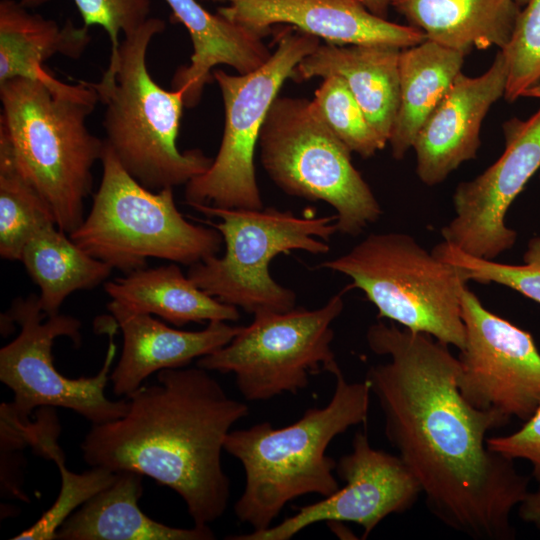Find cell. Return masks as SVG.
Here are the masks:
<instances>
[{
    "label": "cell",
    "mask_w": 540,
    "mask_h": 540,
    "mask_svg": "<svg viewBox=\"0 0 540 540\" xmlns=\"http://www.w3.org/2000/svg\"><path fill=\"white\" fill-rule=\"evenodd\" d=\"M371 351L389 357L365 377L384 417V433L418 481L429 511L475 540H512L511 514L529 493L514 460L487 447V433L509 420L478 410L457 384L459 361L434 337L378 321Z\"/></svg>",
    "instance_id": "cell-1"
},
{
    "label": "cell",
    "mask_w": 540,
    "mask_h": 540,
    "mask_svg": "<svg viewBox=\"0 0 540 540\" xmlns=\"http://www.w3.org/2000/svg\"><path fill=\"white\" fill-rule=\"evenodd\" d=\"M120 418L93 425L83 459L92 467L133 471L174 490L194 525L209 526L225 512L230 480L221 454L232 426L249 407L225 392L208 370L164 369L157 383L126 396Z\"/></svg>",
    "instance_id": "cell-2"
},
{
    "label": "cell",
    "mask_w": 540,
    "mask_h": 540,
    "mask_svg": "<svg viewBox=\"0 0 540 540\" xmlns=\"http://www.w3.org/2000/svg\"><path fill=\"white\" fill-rule=\"evenodd\" d=\"M0 143L20 173L49 207L57 227L68 235L84 220V201L93 185L92 169L105 140L86 120L99 101L89 82L52 89L12 78L0 83Z\"/></svg>",
    "instance_id": "cell-3"
},
{
    "label": "cell",
    "mask_w": 540,
    "mask_h": 540,
    "mask_svg": "<svg viewBox=\"0 0 540 540\" xmlns=\"http://www.w3.org/2000/svg\"><path fill=\"white\" fill-rule=\"evenodd\" d=\"M326 406L308 408L296 422L273 428L260 422L230 431L224 450L239 460L245 474L243 493L234 505L240 522L253 531L271 526L283 508L306 494L327 497L339 489L330 442L352 426L366 423L369 384L348 382L339 371Z\"/></svg>",
    "instance_id": "cell-4"
},
{
    "label": "cell",
    "mask_w": 540,
    "mask_h": 540,
    "mask_svg": "<svg viewBox=\"0 0 540 540\" xmlns=\"http://www.w3.org/2000/svg\"><path fill=\"white\" fill-rule=\"evenodd\" d=\"M165 27L164 20L150 17L120 41L101 79L89 82L105 106L106 143L124 169L153 191L186 185L213 161L200 149L179 151L183 92L163 89L149 73L148 48Z\"/></svg>",
    "instance_id": "cell-5"
},
{
    "label": "cell",
    "mask_w": 540,
    "mask_h": 540,
    "mask_svg": "<svg viewBox=\"0 0 540 540\" xmlns=\"http://www.w3.org/2000/svg\"><path fill=\"white\" fill-rule=\"evenodd\" d=\"M103 174L89 214L69 237L85 252L126 274L148 258L193 265L218 255L223 238L214 227L187 221L173 188L150 190L121 165L105 141Z\"/></svg>",
    "instance_id": "cell-6"
},
{
    "label": "cell",
    "mask_w": 540,
    "mask_h": 540,
    "mask_svg": "<svg viewBox=\"0 0 540 540\" xmlns=\"http://www.w3.org/2000/svg\"><path fill=\"white\" fill-rule=\"evenodd\" d=\"M318 268L351 278L349 287L365 294L379 318L463 348L462 296L467 279L458 267L428 252L412 236L370 234Z\"/></svg>",
    "instance_id": "cell-7"
},
{
    "label": "cell",
    "mask_w": 540,
    "mask_h": 540,
    "mask_svg": "<svg viewBox=\"0 0 540 540\" xmlns=\"http://www.w3.org/2000/svg\"><path fill=\"white\" fill-rule=\"evenodd\" d=\"M223 238L225 252L190 266L187 276L207 294L255 315L295 308L296 294L270 274L271 261L280 254L302 250L326 254L337 231V215L300 217L292 211L193 207Z\"/></svg>",
    "instance_id": "cell-8"
},
{
    "label": "cell",
    "mask_w": 540,
    "mask_h": 540,
    "mask_svg": "<svg viewBox=\"0 0 540 540\" xmlns=\"http://www.w3.org/2000/svg\"><path fill=\"white\" fill-rule=\"evenodd\" d=\"M262 165L284 193L323 201L337 215V231L357 236L382 214L370 186L351 160V151L331 131L313 100L277 97L262 126Z\"/></svg>",
    "instance_id": "cell-9"
},
{
    "label": "cell",
    "mask_w": 540,
    "mask_h": 540,
    "mask_svg": "<svg viewBox=\"0 0 540 540\" xmlns=\"http://www.w3.org/2000/svg\"><path fill=\"white\" fill-rule=\"evenodd\" d=\"M275 42V51L252 72L213 70L224 103V132L211 166L186 184L185 200L191 207L263 208L254 163L262 126L284 82L320 45L318 37L291 26L276 31Z\"/></svg>",
    "instance_id": "cell-10"
},
{
    "label": "cell",
    "mask_w": 540,
    "mask_h": 540,
    "mask_svg": "<svg viewBox=\"0 0 540 540\" xmlns=\"http://www.w3.org/2000/svg\"><path fill=\"white\" fill-rule=\"evenodd\" d=\"M349 286L316 309L254 315L248 326L225 346L197 360V366L233 373L247 401H266L306 388L309 377L341 371L331 348L333 322L344 308Z\"/></svg>",
    "instance_id": "cell-11"
},
{
    "label": "cell",
    "mask_w": 540,
    "mask_h": 540,
    "mask_svg": "<svg viewBox=\"0 0 540 540\" xmlns=\"http://www.w3.org/2000/svg\"><path fill=\"white\" fill-rule=\"evenodd\" d=\"M5 319L20 327L18 336L0 350V380L14 393L8 411L22 422L29 421L35 408L61 407L71 409L93 425L123 416L128 409L127 398L109 400L104 389L117 347L113 336L118 327L109 317L106 332L110 340L101 370L93 377L70 379L56 370L52 347L58 337H69L75 345L81 342V322L60 313L47 316L39 297L16 298Z\"/></svg>",
    "instance_id": "cell-12"
},
{
    "label": "cell",
    "mask_w": 540,
    "mask_h": 540,
    "mask_svg": "<svg viewBox=\"0 0 540 540\" xmlns=\"http://www.w3.org/2000/svg\"><path fill=\"white\" fill-rule=\"evenodd\" d=\"M462 319L457 384L463 398L478 410L527 421L540 406V352L532 335L489 311L468 288Z\"/></svg>",
    "instance_id": "cell-13"
},
{
    "label": "cell",
    "mask_w": 540,
    "mask_h": 540,
    "mask_svg": "<svg viewBox=\"0 0 540 540\" xmlns=\"http://www.w3.org/2000/svg\"><path fill=\"white\" fill-rule=\"evenodd\" d=\"M505 150L483 173L456 187L454 218L441 229L444 241L474 257L494 260L511 249L517 233L506 214L540 169V108L527 120L503 124Z\"/></svg>",
    "instance_id": "cell-14"
},
{
    "label": "cell",
    "mask_w": 540,
    "mask_h": 540,
    "mask_svg": "<svg viewBox=\"0 0 540 540\" xmlns=\"http://www.w3.org/2000/svg\"><path fill=\"white\" fill-rule=\"evenodd\" d=\"M336 472L345 482L333 494L275 526L230 540H288L319 522H353L363 528V539L387 516L409 510L421 494L415 476L399 456L373 448L365 432L355 434L352 451L340 457Z\"/></svg>",
    "instance_id": "cell-15"
},
{
    "label": "cell",
    "mask_w": 540,
    "mask_h": 540,
    "mask_svg": "<svg viewBox=\"0 0 540 540\" xmlns=\"http://www.w3.org/2000/svg\"><path fill=\"white\" fill-rule=\"evenodd\" d=\"M508 66L499 50L483 74L460 72L420 128L412 149L422 183H442L462 163L477 156L480 133L490 108L504 97Z\"/></svg>",
    "instance_id": "cell-16"
},
{
    "label": "cell",
    "mask_w": 540,
    "mask_h": 540,
    "mask_svg": "<svg viewBox=\"0 0 540 540\" xmlns=\"http://www.w3.org/2000/svg\"><path fill=\"white\" fill-rule=\"evenodd\" d=\"M225 5L221 16L267 36L276 24L346 46L380 44L400 49L417 45L426 36L410 25H401L371 13L358 0H211Z\"/></svg>",
    "instance_id": "cell-17"
},
{
    "label": "cell",
    "mask_w": 540,
    "mask_h": 540,
    "mask_svg": "<svg viewBox=\"0 0 540 540\" xmlns=\"http://www.w3.org/2000/svg\"><path fill=\"white\" fill-rule=\"evenodd\" d=\"M108 310L123 336L119 361L110 374L113 392L128 396L154 372L186 367L192 360L227 345L241 330L212 321L199 331L171 328L149 314L132 312L115 301Z\"/></svg>",
    "instance_id": "cell-18"
},
{
    "label": "cell",
    "mask_w": 540,
    "mask_h": 540,
    "mask_svg": "<svg viewBox=\"0 0 540 540\" xmlns=\"http://www.w3.org/2000/svg\"><path fill=\"white\" fill-rule=\"evenodd\" d=\"M400 51L380 44H320L299 62L293 78L340 77L387 145L399 106Z\"/></svg>",
    "instance_id": "cell-19"
},
{
    "label": "cell",
    "mask_w": 540,
    "mask_h": 540,
    "mask_svg": "<svg viewBox=\"0 0 540 540\" xmlns=\"http://www.w3.org/2000/svg\"><path fill=\"white\" fill-rule=\"evenodd\" d=\"M173 18L187 29L193 53L188 65L173 75L172 89L183 92L184 105L195 107L204 87L212 81L218 65L234 68L238 74L252 72L271 56L263 36L220 14H212L197 0H165Z\"/></svg>",
    "instance_id": "cell-20"
},
{
    "label": "cell",
    "mask_w": 540,
    "mask_h": 540,
    "mask_svg": "<svg viewBox=\"0 0 540 540\" xmlns=\"http://www.w3.org/2000/svg\"><path fill=\"white\" fill-rule=\"evenodd\" d=\"M143 475L116 472L114 481L72 513L59 527L61 540H211L209 526L177 528L159 523L138 506Z\"/></svg>",
    "instance_id": "cell-21"
},
{
    "label": "cell",
    "mask_w": 540,
    "mask_h": 540,
    "mask_svg": "<svg viewBox=\"0 0 540 540\" xmlns=\"http://www.w3.org/2000/svg\"><path fill=\"white\" fill-rule=\"evenodd\" d=\"M426 39L467 55L472 49H504L521 7L514 0H390Z\"/></svg>",
    "instance_id": "cell-22"
},
{
    "label": "cell",
    "mask_w": 540,
    "mask_h": 540,
    "mask_svg": "<svg viewBox=\"0 0 540 540\" xmlns=\"http://www.w3.org/2000/svg\"><path fill=\"white\" fill-rule=\"evenodd\" d=\"M91 41L88 27L68 19L59 26L53 19L28 11L16 0L0 1V83L12 78L40 81L61 89L59 81L44 68L56 54L78 59Z\"/></svg>",
    "instance_id": "cell-23"
},
{
    "label": "cell",
    "mask_w": 540,
    "mask_h": 540,
    "mask_svg": "<svg viewBox=\"0 0 540 540\" xmlns=\"http://www.w3.org/2000/svg\"><path fill=\"white\" fill-rule=\"evenodd\" d=\"M105 291L127 310L157 315L178 327L240 318L237 307L207 294L174 263L132 271L106 282Z\"/></svg>",
    "instance_id": "cell-24"
},
{
    "label": "cell",
    "mask_w": 540,
    "mask_h": 540,
    "mask_svg": "<svg viewBox=\"0 0 540 540\" xmlns=\"http://www.w3.org/2000/svg\"><path fill=\"white\" fill-rule=\"evenodd\" d=\"M465 54L428 39L401 49L399 106L388 143L401 160L429 115L462 72Z\"/></svg>",
    "instance_id": "cell-25"
},
{
    "label": "cell",
    "mask_w": 540,
    "mask_h": 540,
    "mask_svg": "<svg viewBox=\"0 0 540 540\" xmlns=\"http://www.w3.org/2000/svg\"><path fill=\"white\" fill-rule=\"evenodd\" d=\"M65 234L56 224L46 225L29 239L21 255L20 261L39 286V302L47 316L58 314L71 293L96 287L113 270Z\"/></svg>",
    "instance_id": "cell-26"
},
{
    "label": "cell",
    "mask_w": 540,
    "mask_h": 540,
    "mask_svg": "<svg viewBox=\"0 0 540 540\" xmlns=\"http://www.w3.org/2000/svg\"><path fill=\"white\" fill-rule=\"evenodd\" d=\"M39 410L35 421L11 420L17 434L30 445L34 452L53 460L61 474V488L54 504L30 528L13 537V540H53L63 522L90 498L109 486L116 472L102 468L81 474L69 471L65 466V456L57 444L60 426L51 409Z\"/></svg>",
    "instance_id": "cell-27"
},
{
    "label": "cell",
    "mask_w": 540,
    "mask_h": 540,
    "mask_svg": "<svg viewBox=\"0 0 540 540\" xmlns=\"http://www.w3.org/2000/svg\"><path fill=\"white\" fill-rule=\"evenodd\" d=\"M49 224H56L49 207L0 143V256L20 261L29 239Z\"/></svg>",
    "instance_id": "cell-28"
},
{
    "label": "cell",
    "mask_w": 540,
    "mask_h": 540,
    "mask_svg": "<svg viewBox=\"0 0 540 540\" xmlns=\"http://www.w3.org/2000/svg\"><path fill=\"white\" fill-rule=\"evenodd\" d=\"M312 100L327 126L351 152L370 158L385 148L340 77L324 78Z\"/></svg>",
    "instance_id": "cell-29"
},
{
    "label": "cell",
    "mask_w": 540,
    "mask_h": 540,
    "mask_svg": "<svg viewBox=\"0 0 540 540\" xmlns=\"http://www.w3.org/2000/svg\"><path fill=\"white\" fill-rule=\"evenodd\" d=\"M433 253L458 267L468 280L509 287L540 304V235L532 237L523 255V264L494 262L469 255L447 242L435 246Z\"/></svg>",
    "instance_id": "cell-30"
},
{
    "label": "cell",
    "mask_w": 540,
    "mask_h": 540,
    "mask_svg": "<svg viewBox=\"0 0 540 540\" xmlns=\"http://www.w3.org/2000/svg\"><path fill=\"white\" fill-rule=\"evenodd\" d=\"M500 51L508 66L504 98L514 102L540 82V0L522 7L511 39Z\"/></svg>",
    "instance_id": "cell-31"
},
{
    "label": "cell",
    "mask_w": 540,
    "mask_h": 540,
    "mask_svg": "<svg viewBox=\"0 0 540 540\" xmlns=\"http://www.w3.org/2000/svg\"><path fill=\"white\" fill-rule=\"evenodd\" d=\"M84 26L98 25L108 34L111 55L119 48V35L128 36L138 30L151 16L152 0H73Z\"/></svg>",
    "instance_id": "cell-32"
},
{
    "label": "cell",
    "mask_w": 540,
    "mask_h": 540,
    "mask_svg": "<svg viewBox=\"0 0 540 540\" xmlns=\"http://www.w3.org/2000/svg\"><path fill=\"white\" fill-rule=\"evenodd\" d=\"M492 452L509 459H524L530 462L532 474L540 481V406L517 431L486 440Z\"/></svg>",
    "instance_id": "cell-33"
},
{
    "label": "cell",
    "mask_w": 540,
    "mask_h": 540,
    "mask_svg": "<svg viewBox=\"0 0 540 540\" xmlns=\"http://www.w3.org/2000/svg\"><path fill=\"white\" fill-rule=\"evenodd\" d=\"M535 491H529L517 507L520 518L535 526L540 533V481Z\"/></svg>",
    "instance_id": "cell-34"
},
{
    "label": "cell",
    "mask_w": 540,
    "mask_h": 540,
    "mask_svg": "<svg viewBox=\"0 0 540 540\" xmlns=\"http://www.w3.org/2000/svg\"><path fill=\"white\" fill-rule=\"evenodd\" d=\"M362 3L371 13L378 17L387 19L390 0H358Z\"/></svg>",
    "instance_id": "cell-35"
},
{
    "label": "cell",
    "mask_w": 540,
    "mask_h": 540,
    "mask_svg": "<svg viewBox=\"0 0 540 540\" xmlns=\"http://www.w3.org/2000/svg\"><path fill=\"white\" fill-rule=\"evenodd\" d=\"M522 97L538 98L540 99V82L529 89H527Z\"/></svg>",
    "instance_id": "cell-36"
},
{
    "label": "cell",
    "mask_w": 540,
    "mask_h": 540,
    "mask_svg": "<svg viewBox=\"0 0 540 540\" xmlns=\"http://www.w3.org/2000/svg\"><path fill=\"white\" fill-rule=\"evenodd\" d=\"M51 0H19V2L27 8L43 5Z\"/></svg>",
    "instance_id": "cell-37"
},
{
    "label": "cell",
    "mask_w": 540,
    "mask_h": 540,
    "mask_svg": "<svg viewBox=\"0 0 540 540\" xmlns=\"http://www.w3.org/2000/svg\"><path fill=\"white\" fill-rule=\"evenodd\" d=\"M521 8L524 7L529 0H514Z\"/></svg>",
    "instance_id": "cell-38"
},
{
    "label": "cell",
    "mask_w": 540,
    "mask_h": 540,
    "mask_svg": "<svg viewBox=\"0 0 540 540\" xmlns=\"http://www.w3.org/2000/svg\"><path fill=\"white\" fill-rule=\"evenodd\" d=\"M539 178H540V175H539Z\"/></svg>",
    "instance_id": "cell-39"
}]
</instances>
